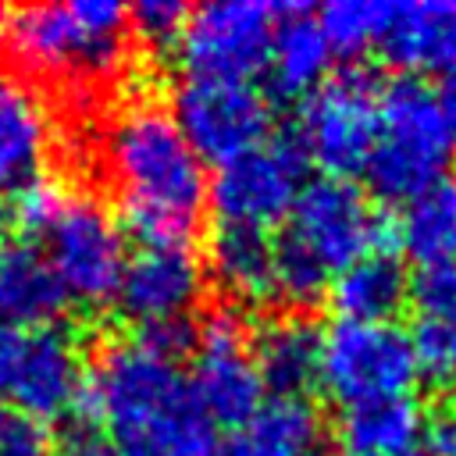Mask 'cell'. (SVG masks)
Returning <instances> with one entry per match:
<instances>
[{
  "label": "cell",
  "instance_id": "28",
  "mask_svg": "<svg viewBox=\"0 0 456 456\" xmlns=\"http://www.w3.org/2000/svg\"><path fill=\"white\" fill-rule=\"evenodd\" d=\"M185 18H189V7L178 0H139L128 11V21L150 43H175Z\"/></svg>",
  "mask_w": 456,
  "mask_h": 456
},
{
  "label": "cell",
  "instance_id": "26",
  "mask_svg": "<svg viewBox=\"0 0 456 456\" xmlns=\"http://www.w3.org/2000/svg\"><path fill=\"white\" fill-rule=\"evenodd\" d=\"M410 346L420 374L435 381L456 378V317H417Z\"/></svg>",
  "mask_w": 456,
  "mask_h": 456
},
{
  "label": "cell",
  "instance_id": "10",
  "mask_svg": "<svg viewBox=\"0 0 456 456\" xmlns=\"http://www.w3.org/2000/svg\"><path fill=\"white\" fill-rule=\"evenodd\" d=\"M306 157L292 139H264L253 150L217 164L210 182V203L221 224L260 228L289 217L296 196L303 192Z\"/></svg>",
  "mask_w": 456,
  "mask_h": 456
},
{
  "label": "cell",
  "instance_id": "25",
  "mask_svg": "<svg viewBox=\"0 0 456 456\" xmlns=\"http://www.w3.org/2000/svg\"><path fill=\"white\" fill-rule=\"evenodd\" d=\"M395 4L385 0H335L317 11V21L338 53H363L370 46H381V36L392 21Z\"/></svg>",
  "mask_w": 456,
  "mask_h": 456
},
{
  "label": "cell",
  "instance_id": "18",
  "mask_svg": "<svg viewBox=\"0 0 456 456\" xmlns=\"http://www.w3.org/2000/svg\"><path fill=\"white\" fill-rule=\"evenodd\" d=\"M410 299V274L388 249H370L331 281V303L338 321H392Z\"/></svg>",
  "mask_w": 456,
  "mask_h": 456
},
{
  "label": "cell",
  "instance_id": "21",
  "mask_svg": "<svg viewBox=\"0 0 456 456\" xmlns=\"http://www.w3.org/2000/svg\"><path fill=\"white\" fill-rule=\"evenodd\" d=\"M256 370L264 388L278 399H303V392L317 381L321 367V331L303 317H278L256 338Z\"/></svg>",
  "mask_w": 456,
  "mask_h": 456
},
{
  "label": "cell",
  "instance_id": "15",
  "mask_svg": "<svg viewBox=\"0 0 456 456\" xmlns=\"http://www.w3.org/2000/svg\"><path fill=\"white\" fill-rule=\"evenodd\" d=\"M53 146V121L18 71L0 68V192H21L43 178V164Z\"/></svg>",
  "mask_w": 456,
  "mask_h": 456
},
{
  "label": "cell",
  "instance_id": "11",
  "mask_svg": "<svg viewBox=\"0 0 456 456\" xmlns=\"http://www.w3.org/2000/svg\"><path fill=\"white\" fill-rule=\"evenodd\" d=\"M171 118L189 139V146L200 153V160H232L256 142H264L271 110L256 86L235 82V78H196L185 75L182 86H175Z\"/></svg>",
  "mask_w": 456,
  "mask_h": 456
},
{
  "label": "cell",
  "instance_id": "9",
  "mask_svg": "<svg viewBox=\"0 0 456 456\" xmlns=\"http://www.w3.org/2000/svg\"><path fill=\"white\" fill-rule=\"evenodd\" d=\"M278 7L260 0H224L189 11L175 46L178 61L196 78H235L249 82L267 57L278 25Z\"/></svg>",
  "mask_w": 456,
  "mask_h": 456
},
{
  "label": "cell",
  "instance_id": "7",
  "mask_svg": "<svg viewBox=\"0 0 456 456\" xmlns=\"http://www.w3.org/2000/svg\"><path fill=\"white\" fill-rule=\"evenodd\" d=\"M46 264L53 267L68 299L103 306L118 296L128 249L118 221L89 196L68 192L53 221L43 228Z\"/></svg>",
  "mask_w": 456,
  "mask_h": 456
},
{
  "label": "cell",
  "instance_id": "30",
  "mask_svg": "<svg viewBox=\"0 0 456 456\" xmlns=\"http://www.w3.org/2000/svg\"><path fill=\"white\" fill-rule=\"evenodd\" d=\"M0 456H53L50 431L21 413L0 410Z\"/></svg>",
  "mask_w": 456,
  "mask_h": 456
},
{
  "label": "cell",
  "instance_id": "19",
  "mask_svg": "<svg viewBox=\"0 0 456 456\" xmlns=\"http://www.w3.org/2000/svg\"><path fill=\"white\" fill-rule=\"evenodd\" d=\"M338 435L349 456H406L424 435V410L410 395L353 403L342 410Z\"/></svg>",
  "mask_w": 456,
  "mask_h": 456
},
{
  "label": "cell",
  "instance_id": "35",
  "mask_svg": "<svg viewBox=\"0 0 456 456\" xmlns=\"http://www.w3.org/2000/svg\"><path fill=\"white\" fill-rule=\"evenodd\" d=\"M4 232H7V207H4V200H0V239H4Z\"/></svg>",
  "mask_w": 456,
  "mask_h": 456
},
{
  "label": "cell",
  "instance_id": "32",
  "mask_svg": "<svg viewBox=\"0 0 456 456\" xmlns=\"http://www.w3.org/2000/svg\"><path fill=\"white\" fill-rule=\"evenodd\" d=\"M435 100H438V110H442V118H445V125H449L452 142H456V71L442 78V86H438Z\"/></svg>",
  "mask_w": 456,
  "mask_h": 456
},
{
  "label": "cell",
  "instance_id": "12",
  "mask_svg": "<svg viewBox=\"0 0 456 456\" xmlns=\"http://www.w3.org/2000/svg\"><path fill=\"white\" fill-rule=\"evenodd\" d=\"M192 395L210 424L239 428L264 406V381L256 370V356L242 321L228 310H217L203 321L200 335H192Z\"/></svg>",
  "mask_w": 456,
  "mask_h": 456
},
{
  "label": "cell",
  "instance_id": "16",
  "mask_svg": "<svg viewBox=\"0 0 456 456\" xmlns=\"http://www.w3.org/2000/svg\"><path fill=\"white\" fill-rule=\"evenodd\" d=\"M392 64L413 71H456V0L395 4L378 46Z\"/></svg>",
  "mask_w": 456,
  "mask_h": 456
},
{
  "label": "cell",
  "instance_id": "5",
  "mask_svg": "<svg viewBox=\"0 0 456 456\" xmlns=\"http://www.w3.org/2000/svg\"><path fill=\"white\" fill-rule=\"evenodd\" d=\"M452 150L456 142L435 93L420 82H395L378 100V135L363 175L381 200L410 203L442 182Z\"/></svg>",
  "mask_w": 456,
  "mask_h": 456
},
{
  "label": "cell",
  "instance_id": "29",
  "mask_svg": "<svg viewBox=\"0 0 456 456\" xmlns=\"http://www.w3.org/2000/svg\"><path fill=\"white\" fill-rule=\"evenodd\" d=\"M68 192L71 189H64L53 178H36L32 185H25L18 192V221H21V228L32 232V235H43V228L53 221V214L68 200Z\"/></svg>",
  "mask_w": 456,
  "mask_h": 456
},
{
  "label": "cell",
  "instance_id": "27",
  "mask_svg": "<svg viewBox=\"0 0 456 456\" xmlns=\"http://www.w3.org/2000/svg\"><path fill=\"white\" fill-rule=\"evenodd\" d=\"M410 299L417 317H456V260L417 267L410 278Z\"/></svg>",
  "mask_w": 456,
  "mask_h": 456
},
{
  "label": "cell",
  "instance_id": "17",
  "mask_svg": "<svg viewBox=\"0 0 456 456\" xmlns=\"http://www.w3.org/2000/svg\"><path fill=\"white\" fill-rule=\"evenodd\" d=\"M321 420L303 399H271L217 442L214 456H317Z\"/></svg>",
  "mask_w": 456,
  "mask_h": 456
},
{
  "label": "cell",
  "instance_id": "13",
  "mask_svg": "<svg viewBox=\"0 0 456 456\" xmlns=\"http://www.w3.org/2000/svg\"><path fill=\"white\" fill-rule=\"evenodd\" d=\"M82 388L86 374L78 342L53 324L25 328L0 395H7L21 417L50 424L82 403Z\"/></svg>",
  "mask_w": 456,
  "mask_h": 456
},
{
  "label": "cell",
  "instance_id": "34",
  "mask_svg": "<svg viewBox=\"0 0 456 456\" xmlns=\"http://www.w3.org/2000/svg\"><path fill=\"white\" fill-rule=\"evenodd\" d=\"M7 25H11V18H7V11L0 7V43H4V36H7Z\"/></svg>",
  "mask_w": 456,
  "mask_h": 456
},
{
  "label": "cell",
  "instance_id": "4",
  "mask_svg": "<svg viewBox=\"0 0 456 456\" xmlns=\"http://www.w3.org/2000/svg\"><path fill=\"white\" fill-rule=\"evenodd\" d=\"M128 11L118 0H68L21 7L7 39L18 61L39 75L96 78L121 64Z\"/></svg>",
  "mask_w": 456,
  "mask_h": 456
},
{
  "label": "cell",
  "instance_id": "14",
  "mask_svg": "<svg viewBox=\"0 0 456 456\" xmlns=\"http://www.w3.org/2000/svg\"><path fill=\"white\" fill-rule=\"evenodd\" d=\"M203 292V264L189 249V242H146L135 256H128L118 306L150 328L185 324V314L200 303Z\"/></svg>",
  "mask_w": 456,
  "mask_h": 456
},
{
  "label": "cell",
  "instance_id": "22",
  "mask_svg": "<svg viewBox=\"0 0 456 456\" xmlns=\"http://www.w3.org/2000/svg\"><path fill=\"white\" fill-rule=\"evenodd\" d=\"M331 43L317 21V14L303 7H289L278 14L271 39V78L281 93H314L331 68Z\"/></svg>",
  "mask_w": 456,
  "mask_h": 456
},
{
  "label": "cell",
  "instance_id": "33",
  "mask_svg": "<svg viewBox=\"0 0 456 456\" xmlns=\"http://www.w3.org/2000/svg\"><path fill=\"white\" fill-rule=\"evenodd\" d=\"M57 456H118L110 445H103L100 438H89V435H78V438H71Z\"/></svg>",
  "mask_w": 456,
  "mask_h": 456
},
{
  "label": "cell",
  "instance_id": "6",
  "mask_svg": "<svg viewBox=\"0 0 456 456\" xmlns=\"http://www.w3.org/2000/svg\"><path fill=\"white\" fill-rule=\"evenodd\" d=\"M417 374L410 331L392 321H335L328 331H321L317 381L342 406L410 395Z\"/></svg>",
  "mask_w": 456,
  "mask_h": 456
},
{
  "label": "cell",
  "instance_id": "1",
  "mask_svg": "<svg viewBox=\"0 0 456 456\" xmlns=\"http://www.w3.org/2000/svg\"><path fill=\"white\" fill-rule=\"evenodd\" d=\"M82 406L110 431L118 456H214L217 449L214 424L200 410L178 356L142 335L100 353Z\"/></svg>",
  "mask_w": 456,
  "mask_h": 456
},
{
  "label": "cell",
  "instance_id": "20",
  "mask_svg": "<svg viewBox=\"0 0 456 456\" xmlns=\"http://www.w3.org/2000/svg\"><path fill=\"white\" fill-rule=\"evenodd\" d=\"M68 303L53 267L28 246L0 253V324L46 328Z\"/></svg>",
  "mask_w": 456,
  "mask_h": 456
},
{
  "label": "cell",
  "instance_id": "31",
  "mask_svg": "<svg viewBox=\"0 0 456 456\" xmlns=\"http://www.w3.org/2000/svg\"><path fill=\"white\" fill-rule=\"evenodd\" d=\"M424 431H428V452L431 456H456V410L438 413Z\"/></svg>",
  "mask_w": 456,
  "mask_h": 456
},
{
  "label": "cell",
  "instance_id": "8",
  "mask_svg": "<svg viewBox=\"0 0 456 456\" xmlns=\"http://www.w3.org/2000/svg\"><path fill=\"white\" fill-rule=\"evenodd\" d=\"M378 100L381 89L367 71H342L324 78L306 93L299 107V150L306 160L328 171V178H346L363 171L374 135H378Z\"/></svg>",
  "mask_w": 456,
  "mask_h": 456
},
{
  "label": "cell",
  "instance_id": "3",
  "mask_svg": "<svg viewBox=\"0 0 456 456\" xmlns=\"http://www.w3.org/2000/svg\"><path fill=\"white\" fill-rule=\"evenodd\" d=\"M381 224L367 196L346 178L306 182L274 242V292L310 306L331 289V274L378 249Z\"/></svg>",
  "mask_w": 456,
  "mask_h": 456
},
{
  "label": "cell",
  "instance_id": "24",
  "mask_svg": "<svg viewBox=\"0 0 456 456\" xmlns=\"http://www.w3.org/2000/svg\"><path fill=\"white\" fill-rule=\"evenodd\" d=\"M399 246L417 267L456 260V189L438 182L403 203V217L395 224Z\"/></svg>",
  "mask_w": 456,
  "mask_h": 456
},
{
  "label": "cell",
  "instance_id": "2",
  "mask_svg": "<svg viewBox=\"0 0 456 456\" xmlns=\"http://www.w3.org/2000/svg\"><path fill=\"white\" fill-rule=\"evenodd\" d=\"M103 164L125 221L146 242H189L207 203L203 160L157 103H132L103 132Z\"/></svg>",
  "mask_w": 456,
  "mask_h": 456
},
{
  "label": "cell",
  "instance_id": "36",
  "mask_svg": "<svg viewBox=\"0 0 456 456\" xmlns=\"http://www.w3.org/2000/svg\"><path fill=\"white\" fill-rule=\"evenodd\" d=\"M406 456H431V452H428V449H410Z\"/></svg>",
  "mask_w": 456,
  "mask_h": 456
},
{
  "label": "cell",
  "instance_id": "23",
  "mask_svg": "<svg viewBox=\"0 0 456 456\" xmlns=\"http://www.w3.org/2000/svg\"><path fill=\"white\" fill-rule=\"evenodd\" d=\"M210 267L217 285L242 299L264 303L274 299V239L260 228L221 224L210 239Z\"/></svg>",
  "mask_w": 456,
  "mask_h": 456
}]
</instances>
